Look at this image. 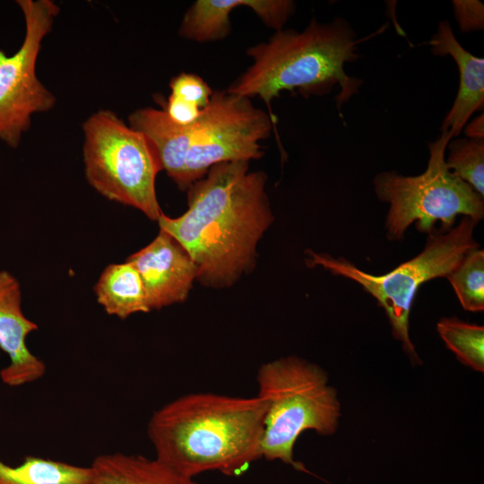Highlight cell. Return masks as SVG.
<instances>
[{
  "instance_id": "6da1fadb",
  "label": "cell",
  "mask_w": 484,
  "mask_h": 484,
  "mask_svg": "<svg viewBox=\"0 0 484 484\" xmlns=\"http://www.w3.org/2000/svg\"><path fill=\"white\" fill-rule=\"evenodd\" d=\"M266 180L264 171H249V161L218 163L187 189L182 215L162 213L157 220L192 257L203 285L229 287L253 269L257 244L274 219Z\"/></svg>"
},
{
  "instance_id": "7a4b0ae2",
  "label": "cell",
  "mask_w": 484,
  "mask_h": 484,
  "mask_svg": "<svg viewBox=\"0 0 484 484\" xmlns=\"http://www.w3.org/2000/svg\"><path fill=\"white\" fill-rule=\"evenodd\" d=\"M264 413L256 395L190 393L157 409L147 436L155 457L186 476L238 477L261 459Z\"/></svg>"
},
{
  "instance_id": "3957f363",
  "label": "cell",
  "mask_w": 484,
  "mask_h": 484,
  "mask_svg": "<svg viewBox=\"0 0 484 484\" xmlns=\"http://www.w3.org/2000/svg\"><path fill=\"white\" fill-rule=\"evenodd\" d=\"M360 41L351 25L340 17L325 23L313 18L301 31L277 30L267 41L248 48L246 55L252 64L227 91L260 98L274 125L277 118L271 103L284 91L298 89L308 98L327 94L338 85L335 100L341 110L362 85V80L345 72V65L359 58L357 46Z\"/></svg>"
},
{
  "instance_id": "277c9868",
  "label": "cell",
  "mask_w": 484,
  "mask_h": 484,
  "mask_svg": "<svg viewBox=\"0 0 484 484\" xmlns=\"http://www.w3.org/2000/svg\"><path fill=\"white\" fill-rule=\"evenodd\" d=\"M256 384V396L265 408L261 458L309 473L294 459L295 444L307 430L322 436L336 431L341 416L337 391L319 366L296 356L261 365Z\"/></svg>"
},
{
  "instance_id": "5b68a950",
  "label": "cell",
  "mask_w": 484,
  "mask_h": 484,
  "mask_svg": "<svg viewBox=\"0 0 484 484\" xmlns=\"http://www.w3.org/2000/svg\"><path fill=\"white\" fill-rule=\"evenodd\" d=\"M478 220L464 216L448 231L433 229L428 233L424 249L411 260L382 275L359 269L349 260L324 253L307 251L309 267L322 266L333 274L359 283L384 308L393 337L416 362L419 357L410 338V314L419 288L435 278L447 277L470 251L479 247L473 237Z\"/></svg>"
},
{
  "instance_id": "8992f818",
  "label": "cell",
  "mask_w": 484,
  "mask_h": 484,
  "mask_svg": "<svg viewBox=\"0 0 484 484\" xmlns=\"http://www.w3.org/2000/svg\"><path fill=\"white\" fill-rule=\"evenodd\" d=\"M453 134L442 130L428 144L429 158L426 170L417 176H403L384 171L373 180L377 198L389 203L385 220L386 237L396 241L403 238L413 222L421 232L450 230L458 215L478 221L484 217V198L446 166L445 153Z\"/></svg>"
},
{
  "instance_id": "52a82bcc",
  "label": "cell",
  "mask_w": 484,
  "mask_h": 484,
  "mask_svg": "<svg viewBox=\"0 0 484 484\" xmlns=\"http://www.w3.org/2000/svg\"><path fill=\"white\" fill-rule=\"evenodd\" d=\"M82 128V160L90 186L107 199L158 220L163 212L155 181L161 170L145 137L108 109L92 113Z\"/></svg>"
},
{
  "instance_id": "ba28073f",
  "label": "cell",
  "mask_w": 484,
  "mask_h": 484,
  "mask_svg": "<svg viewBox=\"0 0 484 484\" xmlns=\"http://www.w3.org/2000/svg\"><path fill=\"white\" fill-rule=\"evenodd\" d=\"M24 21L19 48H0V141L19 147L36 114L51 110L56 98L39 79L37 61L44 39L52 31L60 7L52 0H17Z\"/></svg>"
},
{
  "instance_id": "9c48e42d",
  "label": "cell",
  "mask_w": 484,
  "mask_h": 484,
  "mask_svg": "<svg viewBox=\"0 0 484 484\" xmlns=\"http://www.w3.org/2000/svg\"><path fill=\"white\" fill-rule=\"evenodd\" d=\"M276 132L269 113L251 99L215 90L208 107L192 125L181 191L203 178L213 166L224 161L256 160L264 155L261 141Z\"/></svg>"
},
{
  "instance_id": "30bf717a",
  "label": "cell",
  "mask_w": 484,
  "mask_h": 484,
  "mask_svg": "<svg viewBox=\"0 0 484 484\" xmlns=\"http://www.w3.org/2000/svg\"><path fill=\"white\" fill-rule=\"evenodd\" d=\"M126 261L142 279L151 311L184 302L197 280L198 269L192 257L161 229L149 245Z\"/></svg>"
},
{
  "instance_id": "8fae6325",
  "label": "cell",
  "mask_w": 484,
  "mask_h": 484,
  "mask_svg": "<svg viewBox=\"0 0 484 484\" xmlns=\"http://www.w3.org/2000/svg\"><path fill=\"white\" fill-rule=\"evenodd\" d=\"M37 330L38 325L22 312L18 280L8 271L0 270V349L9 358V364L0 371L4 385L18 387L45 375L46 364L27 346L29 334Z\"/></svg>"
},
{
  "instance_id": "7c38bea8",
  "label": "cell",
  "mask_w": 484,
  "mask_h": 484,
  "mask_svg": "<svg viewBox=\"0 0 484 484\" xmlns=\"http://www.w3.org/2000/svg\"><path fill=\"white\" fill-rule=\"evenodd\" d=\"M239 6L250 8L275 31L283 29L296 9L291 0H197L186 11L178 34L199 43L222 40L231 31V12Z\"/></svg>"
},
{
  "instance_id": "4fadbf2b",
  "label": "cell",
  "mask_w": 484,
  "mask_h": 484,
  "mask_svg": "<svg viewBox=\"0 0 484 484\" xmlns=\"http://www.w3.org/2000/svg\"><path fill=\"white\" fill-rule=\"evenodd\" d=\"M435 56H450L459 71V88L454 104L445 116L441 130L457 137L471 115L484 107V59L467 51L456 39L448 21H442L428 42Z\"/></svg>"
},
{
  "instance_id": "5bb4252c",
  "label": "cell",
  "mask_w": 484,
  "mask_h": 484,
  "mask_svg": "<svg viewBox=\"0 0 484 484\" xmlns=\"http://www.w3.org/2000/svg\"><path fill=\"white\" fill-rule=\"evenodd\" d=\"M148 141L160 170L180 188L189 150L192 125L174 123L160 108H141L133 111L127 123Z\"/></svg>"
},
{
  "instance_id": "9a60e30c",
  "label": "cell",
  "mask_w": 484,
  "mask_h": 484,
  "mask_svg": "<svg viewBox=\"0 0 484 484\" xmlns=\"http://www.w3.org/2000/svg\"><path fill=\"white\" fill-rule=\"evenodd\" d=\"M90 466L92 484H198L158 458L141 454H103Z\"/></svg>"
},
{
  "instance_id": "2e32d148",
  "label": "cell",
  "mask_w": 484,
  "mask_h": 484,
  "mask_svg": "<svg viewBox=\"0 0 484 484\" xmlns=\"http://www.w3.org/2000/svg\"><path fill=\"white\" fill-rule=\"evenodd\" d=\"M98 303L109 315L121 319L151 311L142 279L127 261L108 265L95 288Z\"/></svg>"
},
{
  "instance_id": "e0dca14e",
  "label": "cell",
  "mask_w": 484,
  "mask_h": 484,
  "mask_svg": "<svg viewBox=\"0 0 484 484\" xmlns=\"http://www.w3.org/2000/svg\"><path fill=\"white\" fill-rule=\"evenodd\" d=\"M0 484H92L91 466L29 455L18 465L0 460Z\"/></svg>"
},
{
  "instance_id": "ac0fdd59",
  "label": "cell",
  "mask_w": 484,
  "mask_h": 484,
  "mask_svg": "<svg viewBox=\"0 0 484 484\" xmlns=\"http://www.w3.org/2000/svg\"><path fill=\"white\" fill-rule=\"evenodd\" d=\"M436 330L447 346L464 365L484 371V327L455 317L438 321Z\"/></svg>"
},
{
  "instance_id": "d6986e66",
  "label": "cell",
  "mask_w": 484,
  "mask_h": 484,
  "mask_svg": "<svg viewBox=\"0 0 484 484\" xmlns=\"http://www.w3.org/2000/svg\"><path fill=\"white\" fill-rule=\"evenodd\" d=\"M462 307L471 312L484 309V251H470L446 277Z\"/></svg>"
},
{
  "instance_id": "ffe728a7",
  "label": "cell",
  "mask_w": 484,
  "mask_h": 484,
  "mask_svg": "<svg viewBox=\"0 0 484 484\" xmlns=\"http://www.w3.org/2000/svg\"><path fill=\"white\" fill-rule=\"evenodd\" d=\"M447 168L484 198V139H451Z\"/></svg>"
},
{
  "instance_id": "44dd1931",
  "label": "cell",
  "mask_w": 484,
  "mask_h": 484,
  "mask_svg": "<svg viewBox=\"0 0 484 484\" xmlns=\"http://www.w3.org/2000/svg\"><path fill=\"white\" fill-rule=\"evenodd\" d=\"M169 97L190 107L204 110L210 101L213 90L199 75L181 73L169 82Z\"/></svg>"
},
{
  "instance_id": "7402d4cb",
  "label": "cell",
  "mask_w": 484,
  "mask_h": 484,
  "mask_svg": "<svg viewBox=\"0 0 484 484\" xmlns=\"http://www.w3.org/2000/svg\"><path fill=\"white\" fill-rule=\"evenodd\" d=\"M452 6L462 33L484 29V5L478 0H453Z\"/></svg>"
},
{
  "instance_id": "603a6c76",
  "label": "cell",
  "mask_w": 484,
  "mask_h": 484,
  "mask_svg": "<svg viewBox=\"0 0 484 484\" xmlns=\"http://www.w3.org/2000/svg\"><path fill=\"white\" fill-rule=\"evenodd\" d=\"M464 132L467 138L484 139V117L483 113L472 119L464 126Z\"/></svg>"
}]
</instances>
